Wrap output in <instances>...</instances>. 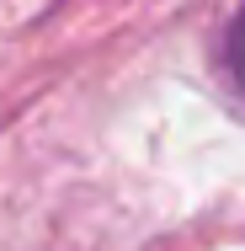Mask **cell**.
<instances>
[{"label": "cell", "instance_id": "6da1fadb", "mask_svg": "<svg viewBox=\"0 0 245 251\" xmlns=\"http://www.w3.org/2000/svg\"><path fill=\"white\" fill-rule=\"evenodd\" d=\"M224 64H229L235 86L245 91V11L235 16V27H229V43H224Z\"/></svg>", "mask_w": 245, "mask_h": 251}]
</instances>
